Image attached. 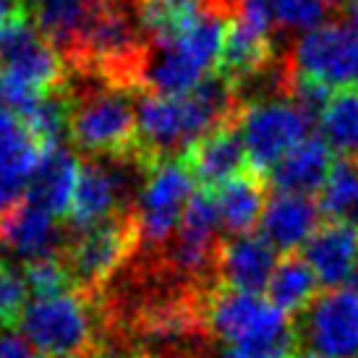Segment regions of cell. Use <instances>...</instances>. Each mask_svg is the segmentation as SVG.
Masks as SVG:
<instances>
[{"label":"cell","mask_w":358,"mask_h":358,"mask_svg":"<svg viewBox=\"0 0 358 358\" xmlns=\"http://www.w3.org/2000/svg\"><path fill=\"white\" fill-rule=\"evenodd\" d=\"M69 139L90 157H118L136 147V92L94 76L69 71Z\"/></svg>","instance_id":"obj_1"},{"label":"cell","mask_w":358,"mask_h":358,"mask_svg":"<svg viewBox=\"0 0 358 358\" xmlns=\"http://www.w3.org/2000/svg\"><path fill=\"white\" fill-rule=\"evenodd\" d=\"M94 308L97 301L84 299L76 290L50 299H29L16 327L45 358H100L105 322Z\"/></svg>","instance_id":"obj_2"},{"label":"cell","mask_w":358,"mask_h":358,"mask_svg":"<svg viewBox=\"0 0 358 358\" xmlns=\"http://www.w3.org/2000/svg\"><path fill=\"white\" fill-rule=\"evenodd\" d=\"M139 254L136 212H120L115 217L69 236L60 262L69 272L71 288L84 299L100 301L120 269Z\"/></svg>","instance_id":"obj_3"},{"label":"cell","mask_w":358,"mask_h":358,"mask_svg":"<svg viewBox=\"0 0 358 358\" xmlns=\"http://www.w3.org/2000/svg\"><path fill=\"white\" fill-rule=\"evenodd\" d=\"M204 332L217 345L288 335L293 319L280 314L264 296L212 285L201 299Z\"/></svg>","instance_id":"obj_4"},{"label":"cell","mask_w":358,"mask_h":358,"mask_svg":"<svg viewBox=\"0 0 358 358\" xmlns=\"http://www.w3.org/2000/svg\"><path fill=\"white\" fill-rule=\"evenodd\" d=\"M311 120L290 100H251L241 110V136L257 176H267L296 144L308 136Z\"/></svg>","instance_id":"obj_5"},{"label":"cell","mask_w":358,"mask_h":358,"mask_svg":"<svg viewBox=\"0 0 358 358\" xmlns=\"http://www.w3.org/2000/svg\"><path fill=\"white\" fill-rule=\"evenodd\" d=\"M196 191V180L189 168L173 159L152 170L136 199V225H139V251L150 246L152 251L165 249L176 238L183 217V209Z\"/></svg>","instance_id":"obj_6"},{"label":"cell","mask_w":358,"mask_h":358,"mask_svg":"<svg viewBox=\"0 0 358 358\" xmlns=\"http://www.w3.org/2000/svg\"><path fill=\"white\" fill-rule=\"evenodd\" d=\"M0 71L16 76L42 94L63 90L69 79L63 55L42 37L27 10L0 24Z\"/></svg>","instance_id":"obj_7"},{"label":"cell","mask_w":358,"mask_h":358,"mask_svg":"<svg viewBox=\"0 0 358 358\" xmlns=\"http://www.w3.org/2000/svg\"><path fill=\"white\" fill-rule=\"evenodd\" d=\"M299 345L322 358H358V296L348 288L319 293L293 319Z\"/></svg>","instance_id":"obj_8"},{"label":"cell","mask_w":358,"mask_h":358,"mask_svg":"<svg viewBox=\"0 0 358 358\" xmlns=\"http://www.w3.org/2000/svg\"><path fill=\"white\" fill-rule=\"evenodd\" d=\"M290 63L296 73L322 81L335 92L358 87V34L345 21H324L301 34Z\"/></svg>","instance_id":"obj_9"},{"label":"cell","mask_w":358,"mask_h":358,"mask_svg":"<svg viewBox=\"0 0 358 358\" xmlns=\"http://www.w3.org/2000/svg\"><path fill=\"white\" fill-rule=\"evenodd\" d=\"M42 155L24 120L0 105V225L27 201L31 170Z\"/></svg>","instance_id":"obj_10"},{"label":"cell","mask_w":358,"mask_h":358,"mask_svg":"<svg viewBox=\"0 0 358 358\" xmlns=\"http://www.w3.org/2000/svg\"><path fill=\"white\" fill-rule=\"evenodd\" d=\"M275 267H278V249L262 233L220 238L215 254V278L222 288L262 296V290H267Z\"/></svg>","instance_id":"obj_11"},{"label":"cell","mask_w":358,"mask_h":358,"mask_svg":"<svg viewBox=\"0 0 358 358\" xmlns=\"http://www.w3.org/2000/svg\"><path fill=\"white\" fill-rule=\"evenodd\" d=\"M180 162L189 168L196 186L207 191L220 189L228 180L238 178L246 170H251L246 147H243V136H241V115L204 134L183 155Z\"/></svg>","instance_id":"obj_12"},{"label":"cell","mask_w":358,"mask_h":358,"mask_svg":"<svg viewBox=\"0 0 358 358\" xmlns=\"http://www.w3.org/2000/svg\"><path fill=\"white\" fill-rule=\"evenodd\" d=\"M275 60L278 58L272 45V27L251 19L246 13H236L225 31L215 73L228 79L238 92L246 81L264 73Z\"/></svg>","instance_id":"obj_13"},{"label":"cell","mask_w":358,"mask_h":358,"mask_svg":"<svg viewBox=\"0 0 358 358\" xmlns=\"http://www.w3.org/2000/svg\"><path fill=\"white\" fill-rule=\"evenodd\" d=\"M301 257L314 269L319 285L327 290L340 288L348 282L358 259V230L348 220H324L303 243Z\"/></svg>","instance_id":"obj_14"},{"label":"cell","mask_w":358,"mask_h":358,"mask_svg":"<svg viewBox=\"0 0 358 358\" xmlns=\"http://www.w3.org/2000/svg\"><path fill=\"white\" fill-rule=\"evenodd\" d=\"M79 157L66 144L45 147L31 170L27 201L48 209L55 217L69 215L73 194H76V183H79Z\"/></svg>","instance_id":"obj_15"},{"label":"cell","mask_w":358,"mask_h":358,"mask_svg":"<svg viewBox=\"0 0 358 358\" xmlns=\"http://www.w3.org/2000/svg\"><path fill=\"white\" fill-rule=\"evenodd\" d=\"M322 212L314 196L303 194H275L262 215V236L282 254L303 249L314 230L322 225Z\"/></svg>","instance_id":"obj_16"},{"label":"cell","mask_w":358,"mask_h":358,"mask_svg":"<svg viewBox=\"0 0 358 358\" xmlns=\"http://www.w3.org/2000/svg\"><path fill=\"white\" fill-rule=\"evenodd\" d=\"M0 241H6L24 262H34V259L60 257L66 249L69 233L58 228V217L48 209L24 201L0 225Z\"/></svg>","instance_id":"obj_17"},{"label":"cell","mask_w":358,"mask_h":358,"mask_svg":"<svg viewBox=\"0 0 358 358\" xmlns=\"http://www.w3.org/2000/svg\"><path fill=\"white\" fill-rule=\"evenodd\" d=\"M332 150L322 136H311L296 144L293 150L280 159L267 173V180L278 194H303L311 196L314 191H322L332 170Z\"/></svg>","instance_id":"obj_18"},{"label":"cell","mask_w":358,"mask_h":358,"mask_svg":"<svg viewBox=\"0 0 358 358\" xmlns=\"http://www.w3.org/2000/svg\"><path fill=\"white\" fill-rule=\"evenodd\" d=\"M97 6L100 0H34L31 21L66 60L79 45Z\"/></svg>","instance_id":"obj_19"},{"label":"cell","mask_w":358,"mask_h":358,"mask_svg":"<svg viewBox=\"0 0 358 358\" xmlns=\"http://www.w3.org/2000/svg\"><path fill=\"white\" fill-rule=\"evenodd\" d=\"M212 194L217 201L220 228L228 236L254 233V225L262 220L264 207H267V191H264L262 176H257L254 170H246L243 176L228 180Z\"/></svg>","instance_id":"obj_20"},{"label":"cell","mask_w":358,"mask_h":358,"mask_svg":"<svg viewBox=\"0 0 358 358\" xmlns=\"http://www.w3.org/2000/svg\"><path fill=\"white\" fill-rule=\"evenodd\" d=\"M319 296V280L308 262L296 254H285L278 262L267 282V301L288 319H299Z\"/></svg>","instance_id":"obj_21"},{"label":"cell","mask_w":358,"mask_h":358,"mask_svg":"<svg viewBox=\"0 0 358 358\" xmlns=\"http://www.w3.org/2000/svg\"><path fill=\"white\" fill-rule=\"evenodd\" d=\"M322 139L343 159L358 162V87L338 90L319 118Z\"/></svg>","instance_id":"obj_22"},{"label":"cell","mask_w":358,"mask_h":358,"mask_svg":"<svg viewBox=\"0 0 358 358\" xmlns=\"http://www.w3.org/2000/svg\"><path fill=\"white\" fill-rule=\"evenodd\" d=\"M21 120H24V126L29 129V134L42 150L63 144V136L69 134V97H66V90L42 94L40 100L21 115Z\"/></svg>","instance_id":"obj_23"},{"label":"cell","mask_w":358,"mask_h":358,"mask_svg":"<svg viewBox=\"0 0 358 358\" xmlns=\"http://www.w3.org/2000/svg\"><path fill=\"white\" fill-rule=\"evenodd\" d=\"M319 212L324 220H348L358 204V162L335 159L319 191Z\"/></svg>","instance_id":"obj_24"},{"label":"cell","mask_w":358,"mask_h":358,"mask_svg":"<svg viewBox=\"0 0 358 358\" xmlns=\"http://www.w3.org/2000/svg\"><path fill=\"white\" fill-rule=\"evenodd\" d=\"M327 10L324 0H269L275 29L311 31L324 24Z\"/></svg>","instance_id":"obj_25"},{"label":"cell","mask_w":358,"mask_h":358,"mask_svg":"<svg viewBox=\"0 0 358 358\" xmlns=\"http://www.w3.org/2000/svg\"><path fill=\"white\" fill-rule=\"evenodd\" d=\"M24 282L29 288L31 299H50V296H60L71 288L69 272L63 267L60 257H48V259H34L24 264Z\"/></svg>","instance_id":"obj_26"},{"label":"cell","mask_w":358,"mask_h":358,"mask_svg":"<svg viewBox=\"0 0 358 358\" xmlns=\"http://www.w3.org/2000/svg\"><path fill=\"white\" fill-rule=\"evenodd\" d=\"M27 303H29V288L24 282V275L10 267H0V324L16 327Z\"/></svg>","instance_id":"obj_27"},{"label":"cell","mask_w":358,"mask_h":358,"mask_svg":"<svg viewBox=\"0 0 358 358\" xmlns=\"http://www.w3.org/2000/svg\"><path fill=\"white\" fill-rule=\"evenodd\" d=\"M0 358H45V356L34 345H29L21 335L0 332Z\"/></svg>","instance_id":"obj_28"},{"label":"cell","mask_w":358,"mask_h":358,"mask_svg":"<svg viewBox=\"0 0 358 358\" xmlns=\"http://www.w3.org/2000/svg\"><path fill=\"white\" fill-rule=\"evenodd\" d=\"M24 0H0V24L10 21L13 16L24 13Z\"/></svg>","instance_id":"obj_29"},{"label":"cell","mask_w":358,"mask_h":358,"mask_svg":"<svg viewBox=\"0 0 358 358\" xmlns=\"http://www.w3.org/2000/svg\"><path fill=\"white\" fill-rule=\"evenodd\" d=\"M345 24L358 34V0H348L345 3Z\"/></svg>","instance_id":"obj_30"},{"label":"cell","mask_w":358,"mask_h":358,"mask_svg":"<svg viewBox=\"0 0 358 358\" xmlns=\"http://www.w3.org/2000/svg\"><path fill=\"white\" fill-rule=\"evenodd\" d=\"M348 290L358 296V259H356V264H353V272H350V278H348Z\"/></svg>","instance_id":"obj_31"},{"label":"cell","mask_w":358,"mask_h":358,"mask_svg":"<svg viewBox=\"0 0 358 358\" xmlns=\"http://www.w3.org/2000/svg\"><path fill=\"white\" fill-rule=\"evenodd\" d=\"M350 225H353V228L358 230V204H356V209H353V212H350V220H348Z\"/></svg>","instance_id":"obj_32"},{"label":"cell","mask_w":358,"mask_h":358,"mask_svg":"<svg viewBox=\"0 0 358 358\" xmlns=\"http://www.w3.org/2000/svg\"><path fill=\"white\" fill-rule=\"evenodd\" d=\"M345 3H348V0H324V6H327V8H335V6H345Z\"/></svg>","instance_id":"obj_33"},{"label":"cell","mask_w":358,"mask_h":358,"mask_svg":"<svg viewBox=\"0 0 358 358\" xmlns=\"http://www.w3.org/2000/svg\"><path fill=\"white\" fill-rule=\"evenodd\" d=\"M299 358H322V356H314V353H308V350H301Z\"/></svg>","instance_id":"obj_34"}]
</instances>
